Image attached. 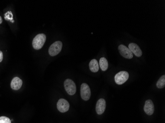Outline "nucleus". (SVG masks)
I'll use <instances>...</instances> for the list:
<instances>
[{"mask_svg": "<svg viewBox=\"0 0 165 123\" xmlns=\"http://www.w3.org/2000/svg\"><path fill=\"white\" fill-rule=\"evenodd\" d=\"M157 87L159 89H162L165 86V75H164L163 76H162L159 79L157 83Z\"/></svg>", "mask_w": 165, "mask_h": 123, "instance_id": "14", "label": "nucleus"}, {"mask_svg": "<svg viewBox=\"0 0 165 123\" xmlns=\"http://www.w3.org/2000/svg\"><path fill=\"white\" fill-rule=\"evenodd\" d=\"M118 49L120 54L124 58L131 59L133 57V54L129 49L124 45H120L118 47Z\"/></svg>", "mask_w": 165, "mask_h": 123, "instance_id": "7", "label": "nucleus"}, {"mask_svg": "<svg viewBox=\"0 0 165 123\" xmlns=\"http://www.w3.org/2000/svg\"><path fill=\"white\" fill-rule=\"evenodd\" d=\"M90 69L93 73H96L99 70V65L98 61L96 59H93L90 61L89 64Z\"/></svg>", "mask_w": 165, "mask_h": 123, "instance_id": "12", "label": "nucleus"}, {"mask_svg": "<svg viewBox=\"0 0 165 123\" xmlns=\"http://www.w3.org/2000/svg\"><path fill=\"white\" fill-rule=\"evenodd\" d=\"M129 49L133 54H134L137 57H140L142 56L143 52L138 45L135 43H131L129 45Z\"/></svg>", "mask_w": 165, "mask_h": 123, "instance_id": "10", "label": "nucleus"}, {"mask_svg": "<svg viewBox=\"0 0 165 123\" xmlns=\"http://www.w3.org/2000/svg\"><path fill=\"white\" fill-rule=\"evenodd\" d=\"M46 36L44 34H39L34 37L32 41V45L35 49L39 50L41 49L45 43Z\"/></svg>", "mask_w": 165, "mask_h": 123, "instance_id": "1", "label": "nucleus"}, {"mask_svg": "<svg viewBox=\"0 0 165 123\" xmlns=\"http://www.w3.org/2000/svg\"><path fill=\"white\" fill-rule=\"evenodd\" d=\"M129 77V73L125 71H122L117 73L115 76V81L118 85H122L127 81Z\"/></svg>", "mask_w": 165, "mask_h": 123, "instance_id": "4", "label": "nucleus"}, {"mask_svg": "<svg viewBox=\"0 0 165 123\" xmlns=\"http://www.w3.org/2000/svg\"><path fill=\"white\" fill-rule=\"evenodd\" d=\"M106 108V101L105 99H100L98 101L96 105V111L98 115L103 114Z\"/></svg>", "mask_w": 165, "mask_h": 123, "instance_id": "8", "label": "nucleus"}, {"mask_svg": "<svg viewBox=\"0 0 165 123\" xmlns=\"http://www.w3.org/2000/svg\"><path fill=\"white\" fill-rule=\"evenodd\" d=\"M70 105L67 101L65 99H59L57 103V108L59 112L64 113L67 112L69 109Z\"/></svg>", "mask_w": 165, "mask_h": 123, "instance_id": "6", "label": "nucleus"}, {"mask_svg": "<svg viewBox=\"0 0 165 123\" xmlns=\"http://www.w3.org/2000/svg\"><path fill=\"white\" fill-rule=\"evenodd\" d=\"M3 53L1 51H0V63L3 61Z\"/></svg>", "mask_w": 165, "mask_h": 123, "instance_id": "16", "label": "nucleus"}, {"mask_svg": "<svg viewBox=\"0 0 165 123\" xmlns=\"http://www.w3.org/2000/svg\"><path fill=\"white\" fill-rule=\"evenodd\" d=\"M64 86L66 92L70 95H74L76 92V86L73 80L67 79L64 81Z\"/></svg>", "mask_w": 165, "mask_h": 123, "instance_id": "3", "label": "nucleus"}, {"mask_svg": "<svg viewBox=\"0 0 165 123\" xmlns=\"http://www.w3.org/2000/svg\"><path fill=\"white\" fill-rule=\"evenodd\" d=\"M0 123H11V120L5 116L0 117Z\"/></svg>", "mask_w": 165, "mask_h": 123, "instance_id": "15", "label": "nucleus"}, {"mask_svg": "<svg viewBox=\"0 0 165 123\" xmlns=\"http://www.w3.org/2000/svg\"><path fill=\"white\" fill-rule=\"evenodd\" d=\"M62 48L61 41H56L51 45L49 49V54L51 56H55L60 53Z\"/></svg>", "mask_w": 165, "mask_h": 123, "instance_id": "2", "label": "nucleus"}, {"mask_svg": "<svg viewBox=\"0 0 165 123\" xmlns=\"http://www.w3.org/2000/svg\"><path fill=\"white\" fill-rule=\"evenodd\" d=\"M145 112L148 115H151L154 112V105L152 101L150 99L147 100L144 106Z\"/></svg>", "mask_w": 165, "mask_h": 123, "instance_id": "9", "label": "nucleus"}, {"mask_svg": "<svg viewBox=\"0 0 165 123\" xmlns=\"http://www.w3.org/2000/svg\"><path fill=\"white\" fill-rule=\"evenodd\" d=\"M3 22V19H2V17L0 16V24L2 23Z\"/></svg>", "mask_w": 165, "mask_h": 123, "instance_id": "17", "label": "nucleus"}, {"mask_svg": "<svg viewBox=\"0 0 165 123\" xmlns=\"http://www.w3.org/2000/svg\"><path fill=\"white\" fill-rule=\"evenodd\" d=\"M91 92L90 88L86 83H82L81 86V96L84 101H88L90 99Z\"/></svg>", "mask_w": 165, "mask_h": 123, "instance_id": "5", "label": "nucleus"}, {"mask_svg": "<svg viewBox=\"0 0 165 123\" xmlns=\"http://www.w3.org/2000/svg\"><path fill=\"white\" fill-rule=\"evenodd\" d=\"M22 85V81L18 77H14L11 80V86L12 89L17 90L21 87Z\"/></svg>", "mask_w": 165, "mask_h": 123, "instance_id": "11", "label": "nucleus"}, {"mask_svg": "<svg viewBox=\"0 0 165 123\" xmlns=\"http://www.w3.org/2000/svg\"><path fill=\"white\" fill-rule=\"evenodd\" d=\"M100 66L102 71H105L107 70L108 67V63L107 59L105 57H102L100 59Z\"/></svg>", "mask_w": 165, "mask_h": 123, "instance_id": "13", "label": "nucleus"}]
</instances>
